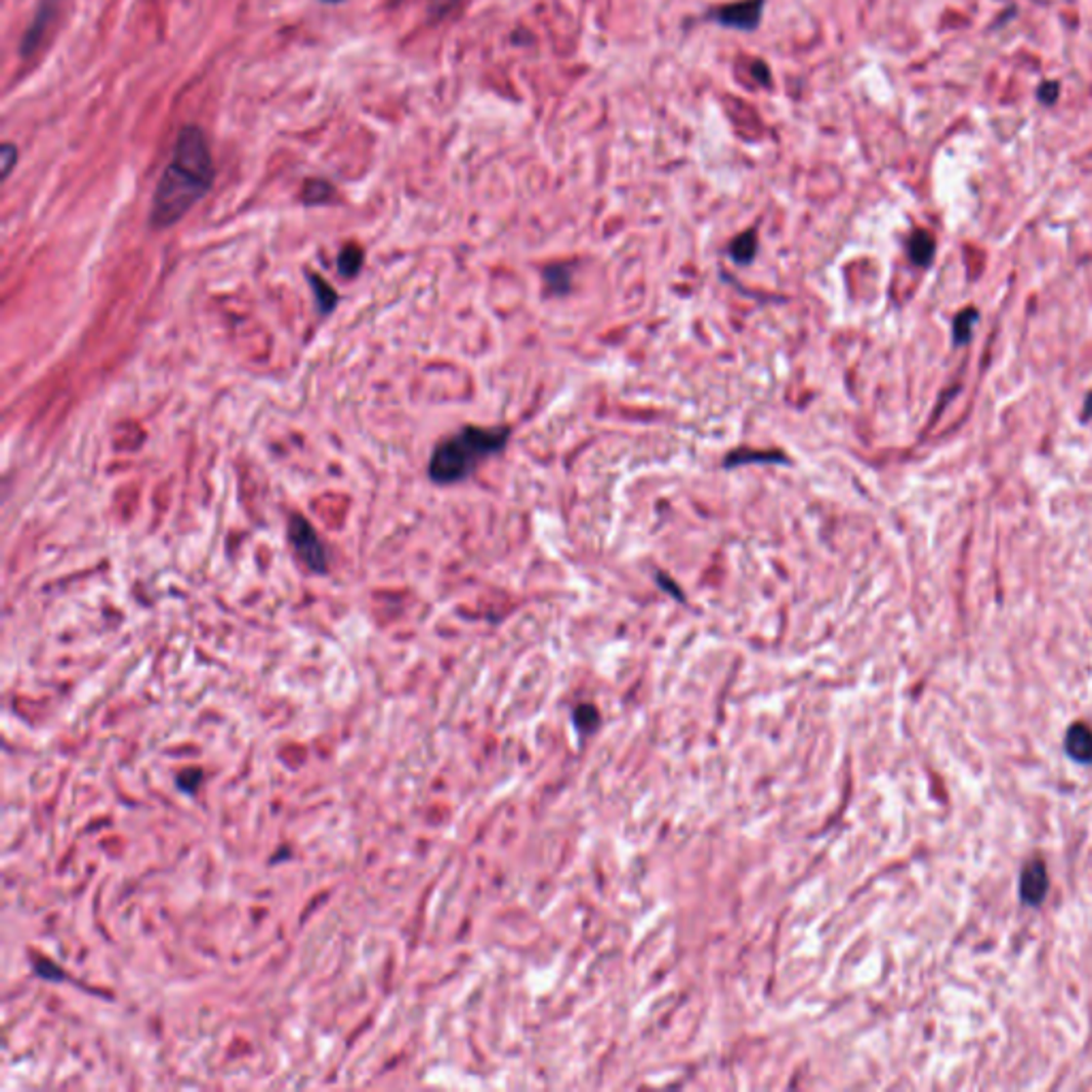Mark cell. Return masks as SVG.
<instances>
[{"label":"cell","mask_w":1092,"mask_h":1092,"mask_svg":"<svg viewBox=\"0 0 1092 1092\" xmlns=\"http://www.w3.org/2000/svg\"><path fill=\"white\" fill-rule=\"evenodd\" d=\"M762 11H764V0H742V3H732L715 9L711 14V20L728 28L751 32L760 26Z\"/></svg>","instance_id":"277c9868"},{"label":"cell","mask_w":1092,"mask_h":1092,"mask_svg":"<svg viewBox=\"0 0 1092 1092\" xmlns=\"http://www.w3.org/2000/svg\"><path fill=\"white\" fill-rule=\"evenodd\" d=\"M461 3H463V0H429L427 14H429V18H432V21H440V20L448 18Z\"/></svg>","instance_id":"9a60e30c"},{"label":"cell","mask_w":1092,"mask_h":1092,"mask_svg":"<svg viewBox=\"0 0 1092 1092\" xmlns=\"http://www.w3.org/2000/svg\"><path fill=\"white\" fill-rule=\"evenodd\" d=\"M333 194L331 184L322 182V180H310L304 189V201L310 205H318L329 201V196Z\"/></svg>","instance_id":"5bb4252c"},{"label":"cell","mask_w":1092,"mask_h":1092,"mask_svg":"<svg viewBox=\"0 0 1092 1092\" xmlns=\"http://www.w3.org/2000/svg\"><path fill=\"white\" fill-rule=\"evenodd\" d=\"M16 162H18V147L11 142L3 144V147H0V169H3L5 180L11 176V171H14Z\"/></svg>","instance_id":"2e32d148"},{"label":"cell","mask_w":1092,"mask_h":1092,"mask_svg":"<svg viewBox=\"0 0 1092 1092\" xmlns=\"http://www.w3.org/2000/svg\"><path fill=\"white\" fill-rule=\"evenodd\" d=\"M755 252H758V235H755V231H747V233L738 235L730 243V257L740 265L751 263Z\"/></svg>","instance_id":"30bf717a"},{"label":"cell","mask_w":1092,"mask_h":1092,"mask_svg":"<svg viewBox=\"0 0 1092 1092\" xmlns=\"http://www.w3.org/2000/svg\"><path fill=\"white\" fill-rule=\"evenodd\" d=\"M1090 416H1092V395H1088L1086 405H1084V418H1086V421H1088Z\"/></svg>","instance_id":"d6986e66"},{"label":"cell","mask_w":1092,"mask_h":1092,"mask_svg":"<svg viewBox=\"0 0 1092 1092\" xmlns=\"http://www.w3.org/2000/svg\"><path fill=\"white\" fill-rule=\"evenodd\" d=\"M1048 870L1041 860H1030V862L1022 870L1020 877V897L1027 904H1039L1045 894H1048Z\"/></svg>","instance_id":"8992f818"},{"label":"cell","mask_w":1092,"mask_h":1092,"mask_svg":"<svg viewBox=\"0 0 1092 1092\" xmlns=\"http://www.w3.org/2000/svg\"><path fill=\"white\" fill-rule=\"evenodd\" d=\"M324 3H331V5H335V3H344V0H324Z\"/></svg>","instance_id":"ffe728a7"},{"label":"cell","mask_w":1092,"mask_h":1092,"mask_svg":"<svg viewBox=\"0 0 1092 1092\" xmlns=\"http://www.w3.org/2000/svg\"><path fill=\"white\" fill-rule=\"evenodd\" d=\"M787 463V457L781 450H735L724 459V468L732 470L738 468L742 463Z\"/></svg>","instance_id":"ba28073f"},{"label":"cell","mask_w":1092,"mask_h":1092,"mask_svg":"<svg viewBox=\"0 0 1092 1092\" xmlns=\"http://www.w3.org/2000/svg\"><path fill=\"white\" fill-rule=\"evenodd\" d=\"M909 257L915 265L926 267L935 257V237L926 231H915L909 237Z\"/></svg>","instance_id":"9c48e42d"},{"label":"cell","mask_w":1092,"mask_h":1092,"mask_svg":"<svg viewBox=\"0 0 1092 1092\" xmlns=\"http://www.w3.org/2000/svg\"><path fill=\"white\" fill-rule=\"evenodd\" d=\"M310 280H312V290H314V297H316V306L320 314H329L335 306H338V293L318 277L316 273H310Z\"/></svg>","instance_id":"7c38bea8"},{"label":"cell","mask_w":1092,"mask_h":1092,"mask_svg":"<svg viewBox=\"0 0 1092 1092\" xmlns=\"http://www.w3.org/2000/svg\"><path fill=\"white\" fill-rule=\"evenodd\" d=\"M1065 749L1077 762H1092V730L1084 724L1069 728L1065 738Z\"/></svg>","instance_id":"52a82bcc"},{"label":"cell","mask_w":1092,"mask_h":1092,"mask_svg":"<svg viewBox=\"0 0 1092 1092\" xmlns=\"http://www.w3.org/2000/svg\"><path fill=\"white\" fill-rule=\"evenodd\" d=\"M1059 95H1061V86L1056 84V81H1048V84H1043V86L1039 88V99H1041L1045 105H1054V101L1059 99Z\"/></svg>","instance_id":"e0dca14e"},{"label":"cell","mask_w":1092,"mask_h":1092,"mask_svg":"<svg viewBox=\"0 0 1092 1092\" xmlns=\"http://www.w3.org/2000/svg\"><path fill=\"white\" fill-rule=\"evenodd\" d=\"M753 75H755V79H758V81H762V84H764V86H769V84H771V73H769V66H766L764 63H753Z\"/></svg>","instance_id":"ac0fdd59"},{"label":"cell","mask_w":1092,"mask_h":1092,"mask_svg":"<svg viewBox=\"0 0 1092 1092\" xmlns=\"http://www.w3.org/2000/svg\"><path fill=\"white\" fill-rule=\"evenodd\" d=\"M214 178L216 167L205 133L194 124L184 126L173 146L171 162L156 186L149 227L162 231L178 225L212 190Z\"/></svg>","instance_id":"6da1fadb"},{"label":"cell","mask_w":1092,"mask_h":1092,"mask_svg":"<svg viewBox=\"0 0 1092 1092\" xmlns=\"http://www.w3.org/2000/svg\"><path fill=\"white\" fill-rule=\"evenodd\" d=\"M64 0H41L37 14L32 18V24L24 34V41H21V56L28 58L39 50V45L45 39V34H48L52 21L58 16V9H61Z\"/></svg>","instance_id":"5b68a950"},{"label":"cell","mask_w":1092,"mask_h":1092,"mask_svg":"<svg viewBox=\"0 0 1092 1092\" xmlns=\"http://www.w3.org/2000/svg\"><path fill=\"white\" fill-rule=\"evenodd\" d=\"M288 540L293 544L299 560L304 562L312 572L324 574L329 570L327 551L318 538L316 529L312 527V523L306 521L301 515H295L288 523Z\"/></svg>","instance_id":"3957f363"},{"label":"cell","mask_w":1092,"mask_h":1092,"mask_svg":"<svg viewBox=\"0 0 1092 1092\" xmlns=\"http://www.w3.org/2000/svg\"><path fill=\"white\" fill-rule=\"evenodd\" d=\"M391 3H399V0H391Z\"/></svg>","instance_id":"44dd1931"},{"label":"cell","mask_w":1092,"mask_h":1092,"mask_svg":"<svg viewBox=\"0 0 1092 1092\" xmlns=\"http://www.w3.org/2000/svg\"><path fill=\"white\" fill-rule=\"evenodd\" d=\"M363 259H365L363 248L355 246V243H348V246L340 252V257H338L340 275H344V277H348V280H351V277H355L358 272H361Z\"/></svg>","instance_id":"8fae6325"},{"label":"cell","mask_w":1092,"mask_h":1092,"mask_svg":"<svg viewBox=\"0 0 1092 1092\" xmlns=\"http://www.w3.org/2000/svg\"><path fill=\"white\" fill-rule=\"evenodd\" d=\"M975 322H978V310L967 308V310H962L958 314L956 320H954V342L958 346H964V344L971 342Z\"/></svg>","instance_id":"4fadbf2b"},{"label":"cell","mask_w":1092,"mask_h":1092,"mask_svg":"<svg viewBox=\"0 0 1092 1092\" xmlns=\"http://www.w3.org/2000/svg\"><path fill=\"white\" fill-rule=\"evenodd\" d=\"M513 429L508 425H468L448 436L429 459V479L436 484H455L479 470L481 463L499 455L508 444Z\"/></svg>","instance_id":"7a4b0ae2"}]
</instances>
